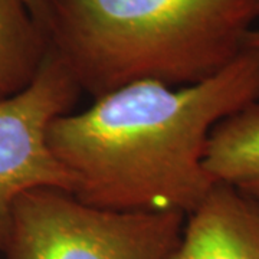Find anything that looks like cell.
Instances as JSON below:
<instances>
[{"instance_id": "cell-1", "label": "cell", "mask_w": 259, "mask_h": 259, "mask_svg": "<svg viewBox=\"0 0 259 259\" xmlns=\"http://www.w3.org/2000/svg\"><path fill=\"white\" fill-rule=\"evenodd\" d=\"M259 101V49L246 47L202 82L130 83L56 118L48 141L83 203L186 218L216 185L204 170L213 127Z\"/></svg>"}, {"instance_id": "cell-2", "label": "cell", "mask_w": 259, "mask_h": 259, "mask_svg": "<svg viewBox=\"0 0 259 259\" xmlns=\"http://www.w3.org/2000/svg\"><path fill=\"white\" fill-rule=\"evenodd\" d=\"M259 0H39L51 51L94 100L130 83L187 87L248 47Z\"/></svg>"}, {"instance_id": "cell-3", "label": "cell", "mask_w": 259, "mask_h": 259, "mask_svg": "<svg viewBox=\"0 0 259 259\" xmlns=\"http://www.w3.org/2000/svg\"><path fill=\"white\" fill-rule=\"evenodd\" d=\"M186 216L118 212L40 187L18 197L2 246L6 259H171Z\"/></svg>"}, {"instance_id": "cell-4", "label": "cell", "mask_w": 259, "mask_h": 259, "mask_svg": "<svg viewBox=\"0 0 259 259\" xmlns=\"http://www.w3.org/2000/svg\"><path fill=\"white\" fill-rule=\"evenodd\" d=\"M79 94L49 48L33 81L0 98V250L18 197L40 187L72 192L71 176L52 153L48 134L56 118L72 112Z\"/></svg>"}, {"instance_id": "cell-5", "label": "cell", "mask_w": 259, "mask_h": 259, "mask_svg": "<svg viewBox=\"0 0 259 259\" xmlns=\"http://www.w3.org/2000/svg\"><path fill=\"white\" fill-rule=\"evenodd\" d=\"M171 259H259V200L216 183L186 218Z\"/></svg>"}, {"instance_id": "cell-6", "label": "cell", "mask_w": 259, "mask_h": 259, "mask_svg": "<svg viewBox=\"0 0 259 259\" xmlns=\"http://www.w3.org/2000/svg\"><path fill=\"white\" fill-rule=\"evenodd\" d=\"M203 166L216 183L259 200V101L213 127Z\"/></svg>"}, {"instance_id": "cell-7", "label": "cell", "mask_w": 259, "mask_h": 259, "mask_svg": "<svg viewBox=\"0 0 259 259\" xmlns=\"http://www.w3.org/2000/svg\"><path fill=\"white\" fill-rule=\"evenodd\" d=\"M49 51L45 29L25 0H0V98L22 91Z\"/></svg>"}, {"instance_id": "cell-8", "label": "cell", "mask_w": 259, "mask_h": 259, "mask_svg": "<svg viewBox=\"0 0 259 259\" xmlns=\"http://www.w3.org/2000/svg\"><path fill=\"white\" fill-rule=\"evenodd\" d=\"M248 47L258 48L259 49V29H253L248 37Z\"/></svg>"}, {"instance_id": "cell-9", "label": "cell", "mask_w": 259, "mask_h": 259, "mask_svg": "<svg viewBox=\"0 0 259 259\" xmlns=\"http://www.w3.org/2000/svg\"><path fill=\"white\" fill-rule=\"evenodd\" d=\"M28 3L29 9L32 10V13L36 16L37 19V13H39V0H25Z\"/></svg>"}]
</instances>
